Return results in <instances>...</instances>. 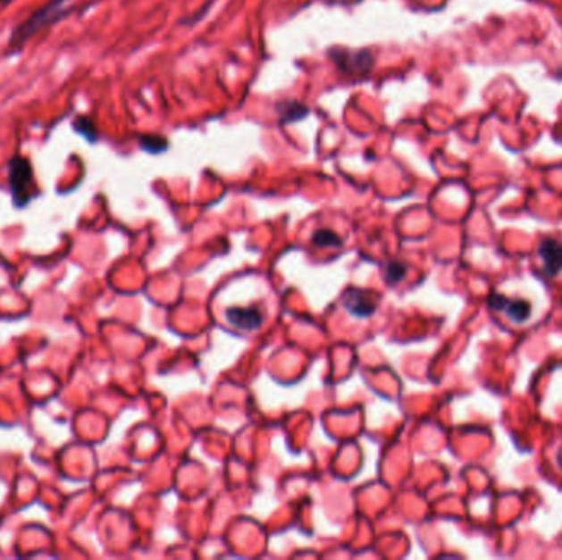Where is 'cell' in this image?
<instances>
[{
  "mask_svg": "<svg viewBox=\"0 0 562 560\" xmlns=\"http://www.w3.org/2000/svg\"><path fill=\"white\" fill-rule=\"evenodd\" d=\"M74 2L76 0H48L43 7L33 12L27 21L19 23L15 30L12 31L9 51L21 50L31 37L70 17V13L74 11Z\"/></svg>",
  "mask_w": 562,
  "mask_h": 560,
  "instance_id": "obj_1",
  "label": "cell"
},
{
  "mask_svg": "<svg viewBox=\"0 0 562 560\" xmlns=\"http://www.w3.org/2000/svg\"><path fill=\"white\" fill-rule=\"evenodd\" d=\"M9 186H11L12 201L17 209H23L37 196L33 168L30 160L23 156H13L9 163Z\"/></svg>",
  "mask_w": 562,
  "mask_h": 560,
  "instance_id": "obj_2",
  "label": "cell"
},
{
  "mask_svg": "<svg viewBox=\"0 0 562 560\" xmlns=\"http://www.w3.org/2000/svg\"><path fill=\"white\" fill-rule=\"evenodd\" d=\"M331 60L336 63L340 71L348 72V74H365L370 71L373 58L370 54V51H350V50H336L329 51Z\"/></svg>",
  "mask_w": 562,
  "mask_h": 560,
  "instance_id": "obj_3",
  "label": "cell"
},
{
  "mask_svg": "<svg viewBox=\"0 0 562 560\" xmlns=\"http://www.w3.org/2000/svg\"><path fill=\"white\" fill-rule=\"evenodd\" d=\"M489 305L493 309L507 314V317L511 319L513 322H516V324L526 322L533 314L532 303L526 301V299H510L507 296L493 295L489 299Z\"/></svg>",
  "mask_w": 562,
  "mask_h": 560,
  "instance_id": "obj_4",
  "label": "cell"
},
{
  "mask_svg": "<svg viewBox=\"0 0 562 560\" xmlns=\"http://www.w3.org/2000/svg\"><path fill=\"white\" fill-rule=\"evenodd\" d=\"M540 258L546 273L549 276L559 275L562 272V242L556 238H546L540 245Z\"/></svg>",
  "mask_w": 562,
  "mask_h": 560,
  "instance_id": "obj_5",
  "label": "cell"
},
{
  "mask_svg": "<svg viewBox=\"0 0 562 560\" xmlns=\"http://www.w3.org/2000/svg\"><path fill=\"white\" fill-rule=\"evenodd\" d=\"M344 305L352 316L370 317L375 313V301L360 289L350 288L344 295Z\"/></svg>",
  "mask_w": 562,
  "mask_h": 560,
  "instance_id": "obj_6",
  "label": "cell"
},
{
  "mask_svg": "<svg viewBox=\"0 0 562 560\" xmlns=\"http://www.w3.org/2000/svg\"><path fill=\"white\" fill-rule=\"evenodd\" d=\"M227 319L232 326L242 330H256L264 322V314L254 307H231L227 309Z\"/></svg>",
  "mask_w": 562,
  "mask_h": 560,
  "instance_id": "obj_7",
  "label": "cell"
},
{
  "mask_svg": "<svg viewBox=\"0 0 562 560\" xmlns=\"http://www.w3.org/2000/svg\"><path fill=\"white\" fill-rule=\"evenodd\" d=\"M276 111L280 113V122L281 123L297 122V121L305 119L309 113L306 105L297 101L280 102Z\"/></svg>",
  "mask_w": 562,
  "mask_h": 560,
  "instance_id": "obj_8",
  "label": "cell"
},
{
  "mask_svg": "<svg viewBox=\"0 0 562 560\" xmlns=\"http://www.w3.org/2000/svg\"><path fill=\"white\" fill-rule=\"evenodd\" d=\"M72 129H74V132L80 133L89 143H96L99 140V133H97V129H96V123L92 122L89 117H84V115L76 117L72 121Z\"/></svg>",
  "mask_w": 562,
  "mask_h": 560,
  "instance_id": "obj_9",
  "label": "cell"
},
{
  "mask_svg": "<svg viewBox=\"0 0 562 560\" xmlns=\"http://www.w3.org/2000/svg\"><path fill=\"white\" fill-rule=\"evenodd\" d=\"M313 244L317 245V247H340L342 238L329 229H321L313 235Z\"/></svg>",
  "mask_w": 562,
  "mask_h": 560,
  "instance_id": "obj_10",
  "label": "cell"
},
{
  "mask_svg": "<svg viewBox=\"0 0 562 560\" xmlns=\"http://www.w3.org/2000/svg\"><path fill=\"white\" fill-rule=\"evenodd\" d=\"M166 146H168L166 138L160 137V135H145V137H140V148L145 150V152L162 153L166 150Z\"/></svg>",
  "mask_w": 562,
  "mask_h": 560,
  "instance_id": "obj_11",
  "label": "cell"
},
{
  "mask_svg": "<svg viewBox=\"0 0 562 560\" xmlns=\"http://www.w3.org/2000/svg\"><path fill=\"white\" fill-rule=\"evenodd\" d=\"M407 270H408V266L405 265L403 262H391L387 266L385 280L389 281V285H397L407 276Z\"/></svg>",
  "mask_w": 562,
  "mask_h": 560,
  "instance_id": "obj_12",
  "label": "cell"
},
{
  "mask_svg": "<svg viewBox=\"0 0 562 560\" xmlns=\"http://www.w3.org/2000/svg\"><path fill=\"white\" fill-rule=\"evenodd\" d=\"M558 464H559V467L562 469V447L559 448V452H558Z\"/></svg>",
  "mask_w": 562,
  "mask_h": 560,
  "instance_id": "obj_13",
  "label": "cell"
},
{
  "mask_svg": "<svg viewBox=\"0 0 562 560\" xmlns=\"http://www.w3.org/2000/svg\"><path fill=\"white\" fill-rule=\"evenodd\" d=\"M12 2H13V0H0V5H2V7H5V5H9Z\"/></svg>",
  "mask_w": 562,
  "mask_h": 560,
  "instance_id": "obj_14",
  "label": "cell"
}]
</instances>
